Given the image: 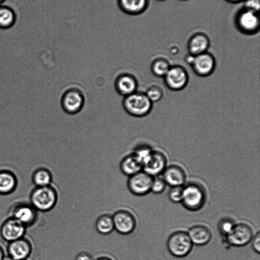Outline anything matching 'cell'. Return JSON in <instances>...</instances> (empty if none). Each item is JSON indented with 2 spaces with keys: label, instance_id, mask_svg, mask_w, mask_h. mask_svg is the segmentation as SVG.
I'll return each mask as SVG.
<instances>
[{
  "label": "cell",
  "instance_id": "obj_1",
  "mask_svg": "<svg viewBox=\"0 0 260 260\" xmlns=\"http://www.w3.org/2000/svg\"><path fill=\"white\" fill-rule=\"evenodd\" d=\"M207 194L204 187L196 182H189L183 185L181 203L186 209L196 211L205 205Z\"/></svg>",
  "mask_w": 260,
  "mask_h": 260
},
{
  "label": "cell",
  "instance_id": "obj_2",
  "mask_svg": "<svg viewBox=\"0 0 260 260\" xmlns=\"http://www.w3.org/2000/svg\"><path fill=\"white\" fill-rule=\"evenodd\" d=\"M32 206L41 211L46 212L55 206L58 194L56 189L51 185L37 187L30 197Z\"/></svg>",
  "mask_w": 260,
  "mask_h": 260
},
{
  "label": "cell",
  "instance_id": "obj_3",
  "mask_svg": "<svg viewBox=\"0 0 260 260\" xmlns=\"http://www.w3.org/2000/svg\"><path fill=\"white\" fill-rule=\"evenodd\" d=\"M152 103L145 93L135 92L124 97L123 106L127 113L135 117H143L148 114L152 108Z\"/></svg>",
  "mask_w": 260,
  "mask_h": 260
},
{
  "label": "cell",
  "instance_id": "obj_4",
  "mask_svg": "<svg viewBox=\"0 0 260 260\" xmlns=\"http://www.w3.org/2000/svg\"><path fill=\"white\" fill-rule=\"evenodd\" d=\"M237 29L246 35H253L259 31L260 19L258 13L243 7L239 9L234 17Z\"/></svg>",
  "mask_w": 260,
  "mask_h": 260
},
{
  "label": "cell",
  "instance_id": "obj_5",
  "mask_svg": "<svg viewBox=\"0 0 260 260\" xmlns=\"http://www.w3.org/2000/svg\"><path fill=\"white\" fill-rule=\"evenodd\" d=\"M187 232L177 231L169 237L167 246L169 252L174 256L183 257L187 255L193 247Z\"/></svg>",
  "mask_w": 260,
  "mask_h": 260
},
{
  "label": "cell",
  "instance_id": "obj_6",
  "mask_svg": "<svg viewBox=\"0 0 260 260\" xmlns=\"http://www.w3.org/2000/svg\"><path fill=\"white\" fill-rule=\"evenodd\" d=\"M153 177L143 170L128 177L126 181L128 190L137 197L147 194L151 192Z\"/></svg>",
  "mask_w": 260,
  "mask_h": 260
},
{
  "label": "cell",
  "instance_id": "obj_7",
  "mask_svg": "<svg viewBox=\"0 0 260 260\" xmlns=\"http://www.w3.org/2000/svg\"><path fill=\"white\" fill-rule=\"evenodd\" d=\"M163 78L166 86L173 91L183 89L189 81L187 70L183 66L178 64L171 65Z\"/></svg>",
  "mask_w": 260,
  "mask_h": 260
},
{
  "label": "cell",
  "instance_id": "obj_8",
  "mask_svg": "<svg viewBox=\"0 0 260 260\" xmlns=\"http://www.w3.org/2000/svg\"><path fill=\"white\" fill-rule=\"evenodd\" d=\"M253 235V230L249 224L244 222L236 223L224 239L231 246L243 247L251 242Z\"/></svg>",
  "mask_w": 260,
  "mask_h": 260
},
{
  "label": "cell",
  "instance_id": "obj_9",
  "mask_svg": "<svg viewBox=\"0 0 260 260\" xmlns=\"http://www.w3.org/2000/svg\"><path fill=\"white\" fill-rule=\"evenodd\" d=\"M114 231L118 233L126 235L131 234L135 230L137 225L136 217L129 211L119 209L112 215Z\"/></svg>",
  "mask_w": 260,
  "mask_h": 260
},
{
  "label": "cell",
  "instance_id": "obj_10",
  "mask_svg": "<svg viewBox=\"0 0 260 260\" xmlns=\"http://www.w3.org/2000/svg\"><path fill=\"white\" fill-rule=\"evenodd\" d=\"M190 66L193 72L200 77L212 74L216 67V59L208 51L193 56Z\"/></svg>",
  "mask_w": 260,
  "mask_h": 260
},
{
  "label": "cell",
  "instance_id": "obj_11",
  "mask_svg": "<svg viewBox=\"0 0 260 260\" xmlns=\"http://www.w3.org/2000/svg\"><path fill=\"white\" fill-rule=\"evenodd\" d=\"M167 167V158L159 151L152 150L150 156L142 166V170L152 177L162 174Z\"/></svg>",
  "mask_w": 260,
  "mask_h": 260
},
{
  "label": "cell",
  "instance_id": "obj_12",
  "mask_svg": "<svg viewBox=\"0 0 260 260\" xmlns=\"http://www.w3.org/2000/svg\"><path fill=\"white\" fill-rule=\"evenodd\" d=\"M84 99L82 92L76 88L67 90L61 99V106L64 111L71 114H76L82 108Z\"/></svg>",
  "mask_w": 260,
  "mask_h": 260
},
{
  "label": "cell",
  "instance_id": "obj_13",
  "mask_svg": "<svg viewBox=\"0 0 260 260\" xmlns=\"http://www.w3.org/2000/svg\"><path fill=\"white\" fill-rule=\"evenodd\" d=\"M25 225L13 218L6 220L1 228V234L4 240L12 242L22 238Z\"/></svg>",
  "mask_w": 260,
  "mask_h": 260
},
{
  "label": "cell",
  "instance_id": "obj_14",
  "mask_svg": "<svg viewBox=\"0 0 260 260\" xmlns=\"http://www.w3.org/2000/svg\"><path fill=\"white\" fill-rule=\"evenodd\" d=\"M162 178L171 187L183 186L186 183V174L180 166L172 165L167 166L162 173Z\"/></svg>",
  "mask_w": 260,
  "mask_h": 260
},
{
  "label": "cell",
  "instance_id": "obj_15",
  "mask_svg": "<svg viewBox=\"0 0 260 260\" xmlns=\"http://www.w3.org/2000/svg\"><path fill=\"white\" fill-rule=\"evenodd\" d=\"M210 45V41L208 36L201 32L192 35L187 43L188 53L196 56L208 51Z\"/></svg>",
  "mask_w": 260,
  "mask_h": 260
},
{
  "label": "cell",
  "instance_id": "obj_16",
  "mask_svg": "<svg viewBox=\"0 0 260 260\" xmlns=\"http://www.w3.org/2000/svg\"><path fill=\"white\" fill-rule=\"evenodd\" d=\"M31 251L30 243L23 238L10 242L8 247L9 256L14 260H25Z\"/></svg>",
  "mask_w": 260,
  "mask_h": 260
},
{
  "label": "cell",
  "instance_id": "obj_17",
  "mask_svg": "<svg viewBox=\"0 0 260 260\" xmlns=\"http://www.w3.org/2000/svg\"><path fill=\"white\" fill-rule=\"evenodd\" d=\"M193 245L204 246L212 239V232L210 229L203 224H196L191 226L187 232Z\"/></svg>",
  "mask_w": 260,
  "mask_h": 260
},
{
  "label": "cell",
  "instance_id": "obj_18",
  "mask_svg": "<svg viewBox=\"0 0 260 260\" xmlns=\"http://www.w3.org/2000/svg\"><path fill=\"white\" fill-rule=\"evenodd\" d=\"M12 218L26 226L30 225L36 220L37 213L36 209L27 204L16 205L12 211Z\"/></svg>",
  "mask_w": 260,
  "mask_h": 260
},
{
  "label": "cell",
  "instance_id": "obj_19",
  "mask_svg": "<svg viewBox=\"0 0 260 260\" xmlns=\"http://www.w3.org/2000/svg\"><path fill=\"white\" fill-rule=\"evenodd\" d=\"M115 86L118 93L126 96L136 92L138 83L136 79L132 75L123 74L116 78Z\"/></svg>",
  "mask_w": 260,
  "mask_h": 260
},
{
  "label": "cell",
  "instance_id": "obj_20",
  "mask_svg": "<svg viewBox=\"0 0 260 260\" xmlns=\"http://www.w3.org/2000/svg\"><path fill=\"white\" fill-rule=\"evenodd\" d=\"M119 169L121 173L127 177L142 170V165L133 154L125 156L120 161Z\"/></svg>",
  "mask_w": 260,
  "mask_h": 260
},
{
  "label": "cell",
  "instance_id": "obj_21",
  "mask_svg": "<svg viewBox=\"0 0 260 260\" xmlns=\"http://www.w3.org/2000/svg\"><path fill=\"white\" fill-rule=\"evenodd\" d=\"M118 3L120 8L130 14H140L148 5V0H119Z\"/></svg>",
  "mask_w": 260,
  "mask_h": 260
},
{
  "label": "cell",
  "instance_id": "obj_22",
  "mask_svg": "<svg viewBox=\"0 0 260 260\" xmlns=\"http://www.w3.org/2000/svg\"><path fill=\"white\" fill-rule=\"evenodd\" d=\"M94 228L97 232L102 235H108L114 231V226L112 215L104 213L100 215L96 219Z\"/></svg>",
  "mask_w": 260,
  "mask_h": 260
},
{
  "label": "cell",
  "instance_id": "obj_23",
  "mask_svg": "<svg viewBox=\"0 0 260 260\" xmlns=\"http://www.w3.org/2000/svg\"><path fill=\"white\" fill-rule=\"evenodd\" d=\"M17 180L15 175L9 171H0V193L7 194L15 188Z\"/></svg>",
  "mask_w": 260,
  "mask_h": 260
},
{
  "label": "cell",
  "instance_id": "obj_24",
  "mask_svg": "<svg viewBox=\"0 0 260 260\" xmlns=\"http://www.w3.org/2000/svg\"><path fill=\"white\" fill-rule=\"evenodd\" d=\"M16 21V15L10 7L0 5V28L7 29L12 27Z\"/></svg>",
  "mask_w": 260,
  "mask_h": 260
},
{
  "label": "cell",
  "instance_id": "obj_25",
  "mask_svg": "<svg viewBox=\"0 0 260 260\" xmlns=\"http://www.w3.org/2000/svg\"><path fill=\"white\" fill-rule=\"evenodd\" d=\"M32 181L37 187L50 185L52 181V175L47 169L40 168L33 173Z\"/></svg>",
  "mask_w": 260,
  "mask_h": 260
},
{
  "label": "cell",
  "instance_id": "obj_26",
  "mask_svg": "<svg viewBox=\"0 0 260 260\" xmlns=\"http://www.w3.org/2000/svg\"><path fill=\"white\" fill-rule=\"evenodd\" d=\"M171 64L169 61L163 57H158L154 59L151 65L152 74L158 77H164L166 74Z\"/></svg>",
  "mask_w": 260,
  "mask_h": 260
},
{
  "label": "cell",
  "instance_id": "obj_27",
  "mask_svg": "<svg viewBox=\"0 0 260 260\" xmlns=\"http://www.w3.org/2000/svg\"><path fill=\"white\" fill-rule=\"evenodd\" d=\"M152 149L146 145H140L134 149L133 154L143 166L152 151Z\"/></svg>",
  "mask_w": 260,
  "mask_h": 260
},
{
  "label": "cell",
  "instance_id": "obj_28",
  "mask_svg": "<svg viewBox=\"0 0 260 260\" xmlns=\"http://www.w3.org/2000/svg\"><path fill=\"white\" fill-rule=\"evenodd\" d=\"M235 222L232 218L224 217L221 218L218 223L217 228L220 234L224 238L231 232Z\"/></svg>",
  "mask_w": 260,
  "mask_h": 260
},
{
  "label": "cell",
  "instance_id": "obj_29",
  "mask_svg": "<svg viewBox=\"0 0 260 260\" xmlns=\"http://www.w3.org/2000/svg\"><path fill=\"white\" fill-rule=\"evenodd\" d=\"M148 98L154 103L160 101L164 95V91L162 88L157 85L150 86L145 93Z\"/></svg>",
  "mask_w": 260,
  "mask_h": 260
},
{
  "label": "cell",
  "instance_id": "obj_30",
  "mask_svg": "<svg viewBox=\"0 0 260 260\" xmlns=\"http://www.w3.org/2000/svg\"><path fill=\"white\" fill-rule=\"evenodd\" d=\"M167 184L164 179L159 176L153 177L151 187V192L155 194L162 193L166 188Z\"/></svg>",
  "mask_w": 260,
  "mask_h": 260
},
{
  "label": "cell",
  "instance_id": "obj_31",
  "mask_svg": "<svg viewBox=\"0 0 260 260\" xmlns=\"http://www.w3.org/2000/svg\"><path fill=\"white\" fill-rule=\"evenodd\" d=\"M183 186H176L171 187L169 191L168 197L173 203H181L183 196Z\"/></svg>",
  "mask_w": 260,
  "mask_h": 260
},
{
  "label": "cell",
  "instance_id": "obj_32",
  "mask_svg": "<svg viewBox=\"0 0 260 260\" xmlns=\"http://www.w3.org/2000/svg\"><path fill=\"white\" fill-rule=\"evenodd\" d=\"M243 7L250 11L259 13L260 0H244Z\"/></svg>",
  "mask_w": 260,
  "mask_h": 260
},
{
  "label": "cell",
  "instance_id": "obj_33",
  "mask_svg": "<svg viewBox=\"0 0 260 260\" xmlns=\"http://www.w3.org/2000/svg\"><path fill=\"white\" fill-rule=\"evenodd\" d=\"M251 242L253 250L258 254L260 252V233L259 231L253 235Z\"/></svg>",
  "mask_w": 260,
  "mask_h": 260
},
{
  "label": "cell",
  "instance_id": "obj_34",
  "mask_svg": "<svg viewBox=\"0 0 260 260\" xmlns=\"http://www.w3.org/2000/svg\"><path fill=\"white\" fill-rule=\"evenodd\" d=\"M74 260H94V258L91 253L82 251L77 254Z\"/></svg>",
  "mask_w": 260,
  "mask_h": 260
},
{
  "label": "cell",
  "instance_id": "obj_35",
  "mask_svg": "<svg viewBox=\"0 0 260 260\" xmlns=\"http://www.w3.org/2000/svg\"><path fill=\"white\" fill-rule=\"evenodd\" d=\"M94 260H113L111 257L107 256H101L94 259Z\"/></svg>",
  "mask_w": 260,
  "mask_h": 260
},
{
  "label": "cell",
  "instance_id": "obj_36",
  "mask_svg": "<svg viewBox=\"0 0 260 260\" xmlns=\"http://www.w3.org/2000/svg\"><path fill=\"white\" fill-rule=\"evenodd\" d=\"M226 2L232 4H238L243 2L244 0H225Z\"/></svg>",
  "mask_w": 260,
  "mask_h": 260
},
{
  "label": "cell",
  "instance_id": "obj_37",
  "mask_svg": "<svg viewBox=\"0 0 260 260\" xmlns=\"http://www.w3.org/2000/svg\"><path fill=\"white\" fill-rule=\"evenodd\" d=\"M4 256V255L3 250L2 248H1V247L0 246V260H2Z\"/></svg>",
  "mask_w": 260,
  "mask_h": 260
},
{
  "label": "cell",
  "instance_id": "obj_38",
  "mask_svg": "<svg viewBox=\"0 0 260 260\" xmlns=\"http://www.w3.org/2000/svg\"><path fill=\"white\" fill-rule=\"evenodd\" d=\"M2 260H14L12 258H11L9 255L7 256H4Z\"/></svg>",
  "mask_w": 260,
  "mask_h": 260
},
{
  "label": "cell",
  "instance_id": "obj_39",
  "mask_svg": "<svg viewBox=\"0 0 260 260\" xmlns=\"http://www.w3.org/2000/svg\"><path fill=\"white\" fill-rule=\"evenodd\" d=\"M6 0H0V5H1Z\"/></svg>",
  "mask_w": 260,
  "mask_h": 260
},
{
  "label": "cell",
  "instance_id": "obj_40",
  "mask_svg": "<svg viewBox=\"0 0 260 260\" xmlns=\"http://www.w3.org/2000/svg\"><path fill=\"white\" fill-rule=\"evenodd\" d=\"M158 1H165V0H158Z\"/></svg>",
  "mask_w": 260,
  "mask_h": 260
},
{
  "label": "cell",
  "instance_id": "obj_41",
  "mask_svg": "<svg viewBox=\"0 0 260 260\" xmlns=\"http://www.w3.org/2000/svg\"><path fill=\"white\" fill-rule=\"evenodd\" d=\"M181 1H187V0H181Z\"/></svg>",
  "mask_w": 260,
  "mask_h": 260
}]
</instances>
